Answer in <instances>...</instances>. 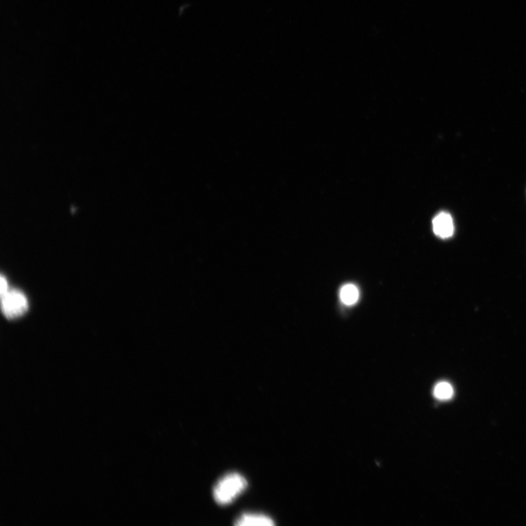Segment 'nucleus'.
<instances>
[{"instance_id":"obj_1","label":"nucleus","mask_w":526,"mask_h":526,"mask_svg":"<svg viewBox=\"0 0 526 526\" xmlns=\"http://www.w3.org/2000/svg\"><path fill=\"white\" fill-rule=\"evenodd\" d=\"M247 485V479L240 474H228L216 484L214 498L219 504L228 505L244 492Z\"/></svg>"},{"instance_id":"obj_2","label":"nucleus","mask_w":526,"mask_h":526,"mask_svg":"<svg viewBox=\"0 0 526 526\" xmlns=\"http://www.w3.org/2000/svg\"><path fill=\"white\" fill-rule=\"evenodd\" d=\"M2 311L9 319L24 314L28 310V301L24 293L17 290H8L2 295Z\"/></svg>"},{"instance_id":"obj_3","label":"nucleus","mask_w":526,"mask_h":526,"mask_svg":"<svg viewBox=\"0 0 526 526\" xmlns=\"http://www.w3.org/2000/svg\"><path fill=\"white\" fill-rule=\"evenodd\" d=\"M433 230L438 237L447 239L451 238L455 231L454 222L451 215L447 212H440L433 219Z\"/></svg>"},{"instance_id":"obj_4","label":"nucleus","mask_w":526,"mask_h":526,"mask_svg":"<svg viewBox=\"0 0 526 526\" xmlns=\"http://www.w3.org/2000/svg\"><path fill=\"white\" fill-rule=\"evenodd\" d=\"M238 526H272L275 525L270 517L255 513H246L239 517L236 522Z\"/></svg>"},{"instance_id":"obj_5","label":"nucleus","mask_w":526,"mask_h":526,"mask_svg":"<svg viewBox=\"0 0 526 526\" xmlns=\"http://www.w3.org/2000/svg\"><path fill=\"white\" fill-rule=\"evenodd\" d=\"M340 298L345 305H354L359 299V290L354 285H346L341 289Z\"/></svg>"},{"instance_id":"obj_6","label":"nucleus","mask_w":526,"mask_h":526,"mask_svg":"<svg viewBox=\"0 0 526 526\" xmlns=\"http://www.w3.org/2000/svg\"><path fill=\"white\" fill-rule=\"evenodd\" d=\"M454 394L451 384L446 381L438 383L434 390V396L440 400H448L452 398Z\"/></svg>"},{"instance_id":"obj_7","label":"nucleus","mask_w":526,"mask_h":526,"mask_svg":"<svg viewBox=\"0 0 526 526\" xmlns=\"http://www.w3.org/2000/svg\"><path fill=\"white\" fill-rule=\"evenodd\" d=\"M8 290V286L6 279L2 275L1 279H0V293L1 295L5 294Z\"/></svg>"}]
</instances>
